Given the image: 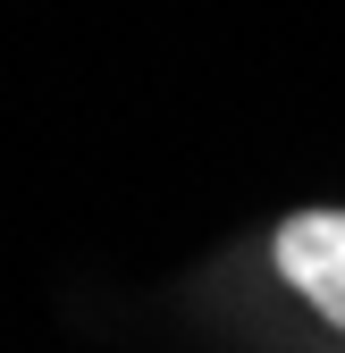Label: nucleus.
Returning <instances> with one entry per match:
<instances>
[{"mask_svg": "<svg viewBox=\"0 0 345 353\" xmlns=\"http://www.w3.org/2000/svg\"><path fill=\"white\" fill-rule=\"evenodd\" d=\"M253 270L312 345L345 353V210L337 202H304V210L270 219L253 236Z\"/></svg>", "mask_w": 345, "mask_h": 353, "instance_id": "1", "label": "nucleus"}]
</instances>
